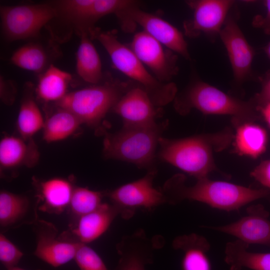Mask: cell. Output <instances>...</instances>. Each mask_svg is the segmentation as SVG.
Returning <instances> with one entry per match:
<instances>
[{
	"instance_id": "8992f818",
	"label": "cell",
	"mask_w": 270,
	"mask_h": 270,
	"mask_svg": "<svg viewBox=\"0 0 270 270\" xmlns=\"http://www.w3.org/2000/svg\"><path fill=\"white\" fill-rule=\"evenodd\" d=\"M136 84L106 74L100 82L68 92L56 104L72 113L82 124L98 127L106 114Z\"/></svg>"
},
{
	"instance_id": "484cf974",
	"label": "cell",
	"mask_w": 270,
	"mask_h": 270,
	"mask_svg": "<svg viewBox=\"0 0 270 270\" xmlns=\"http://www.w3.org/2000/svg\"><path fill=\"white\" fill-rule=\"evenodd\" d=\"M51 54L50 50L40 42H30L16 50L10 62L18 68L40 74L52 64Z\"/></svg>"
},
{
	"instance_id": "1f68e13d",
	"label": "cell",
	"mask_w": 270,
	"mask_h": 270,
	"mask_svg": "<svg viewBox=\"0 0 270 270\" xmlns=\"http://www.w3.org/2000/svg\"><path fill=\"white\" fill-rule=\"evenodd\" d=\"M23 253L4 234H0V260L7 269L16 266Z\"/></svg>"
},
{
	"instance_id": "6da1fadb",
	"label": "cell",
	"mask_w": 270,
	"mask_h": 270,
	"mask_svg": "<svg viewBox=\"0 0 270 270\" xmlns=\"http://www.w3.org/2000/svg\"><path fill=\"white\" fill-rule=\"evenodd\" d=\"M186 178L176 174L164 184L162 192L167 203L178 204L184 200H194L227 212L238 210L254 200L268 198L269 190L252 188L224 181L213 180L208 177L197 179L196 183L186 186Z\"/></svg>"
},
{
	"instance_id": "83f0119b",
	"label": "cell",
	"mask_w": 270,
	"mask_h": 270,
	"mask_svg": "<svg viewBox=\"0 0 270 270\" xmlns=\"http://www.w3.org/2000/svg\"><path fill=\"white\" fill-rule=\"evenodd\" d=\"M44 121L36 102L32 95H26L20 104L17 118V128L22 138L25 140L43 129Z\"/></svg>"
},
{
	"instance_id": "f1b7e54d",
	"label": "cell",
	"mask_w": 270,
	"mask_h": 270,
	"mask_svg": "<svg viewBox=\"0 0 270 270\" xmlns=\"http://www.w3.org/2000/svg\"><path fill=\"white\" fill-rule=\"evenodd\" d=\"M29 206L28 198L8 191L0 192V225L7 228L16 224L26 214Z\"/></svg>"
},
{
	"instance_id": "3957f363",
	"label": "cell",
	"mask_w": 270,
	"mask_h": 270,
	"mask_svg": "<svg viewBox=\"0 0 270 270\" xmlns=\"http://www.w3.org/2000/svg\"><path fill=\"white\" fill-rule=\"evenodd\" d=\"M175 110L180 115L196 109L206 114L228 115L234 126L261 118L252 99L244 100L228 94L199 78L192 72L190 82L174 100Z\"/></svg>"
},
{
	"instance_id": "2e32d148",
	"label": "cell",
	"mask_w": 270,
	"mask_h": 270,
	"mask_svg": "<svg viewBox=\"0 0 270 270\" xmlns=\"http://www.w3.org/2000/svg\"><path fill=\"white\" fill-rule=\"evenodd\" d=\"M122 119L124 126H146L156 122L162 109L156 106L145 90L136 84L120 99L112 110Z\"/></svg>"
},
{
	"instance_id": "30bf717a",
	"label": "cell",
	"mask_w": 270,
	"mask_h": 270,
	"mask_svg": "<svg viewBox=\"0 0 270 270\" xmlns=\"http://www.w3.org/2000/svg\"><path fill=\"white\" fill-rule=\"evenodd\" d=\"M156 173V169L148 170L142 178L106 194L112 204L120 210V214L124 218L132 216L136 208L151 209L167 203L162 192L153 187V180Z\"/></svg>"
},
{
	"instance_id": "9a60e30c",
	"label": "cell",
	"mask_w": 270,
	"mask_h": 270,
	"mask_svg": "<svg viewBox=\"0 0 270 270\" xmlns=\"http://www.w3.org/2000/svg\"><path fill=\"white\" fill-rule=\"evenodd\" d=\"M36 246L34 254L54 267H58L74 259L80 242L58 236L54 226L38 220L35 226Z\"/></svg>"
},
{
	"instance_id": "d590c367",
	"label": "cell",
	"mask_w": 270,
	"mask_h": 270,
	"mask_svg": "<svg viewBox=\"0 0 270 270\" xmlns=\"http://www.w3.org/2000/svg\"><path fill=\"white\" fill-rule=\"evenodd\" d=\"M252 100L257 108L270 102V76L264 80L260 91Z\"/></svg>"
},
{
	"instance_id": "52a82bcc",
	"label": "cell",
	"mask_w": 270,
	"mask_h": 270,
	"mask_svg": "<svg viewBox=\"0 0 270 270\" xmlns=\"http://www.w3.org/2000/svg\"><path fill=\"white\" fill-rule=\"evenodd\" d=\"M140 6V2L132 0L116 14L122 30L132 32L138 25L164 46L190 60L188 45L182 33L158 15L142 10Z\"/></svg>"
},
{
	"instance_id": "74e56055",
	"label": "cell",
	"mask_w": 270,
	"mask_h": 270,
	"mask_svg": "<svg viewBox=\"0 0 270 270\" xmlns=\"http://www.w3.org/2000/svg\"><path fill=\"white\" fill-rule=\"evenodd\" d=\"M264 50L270 60V42L264 48Z\"/></svg>"
},
{
	"instance_id": "4fadbf2b",
	"label": "cell",
	"mask_w": 270,
	"mask_h": 270,
	"mask_svg": "<svg viewBox=\"0 0 270 270\" xmlns=\"http://www.w3.org/2000/svg\"><path fill=\"white\" fill-rule=\"evenodd\" d=\"M219 35L226 48L234 80L242 84L251 76L254 50L232 15L228 16Z\"/></svg>"
},
{
	"instance_id": "7402d4cb",
	"label": "cell",
	"mask_w": 270,
	"mask_h": 270,
	"mask_svg": "<svg viewBox=\"0 0 270 270\" xmlns=\"http://www.w3.org/2000/svg\"><path fill=\"white\" fill-rule=\"evenodd\" d=\"M255 122H246L236 126L232 142L238 154L253 158L266 151L268 139L266 130Z\"/></svg>"
},
{
	"instance_id": "e0dca14e",
	"label": "cell",
	"mask_w": 270,
	"mask_h": 270,
	"mask_svg": "<svg viewBox=\"0 0 270 270\" xmlns=\"http://www.w3.org/2000/svg\"><path fill=\"white\" fill-rule=\"evenodd\" d=\"M153 248L142 230L124 236L116 246L120 258L116 270H145L152 260Z\"/></svg>"
},
{
	"instance_id": "cb8c5ba5",
	"label": "cell",
	"mask_w": 270,
	"mask_h": 270,
	"mask_svg": "<svg viewBox=\"0 0 270 270\" xmlns=\"http://www.w3.org/2000/svg\"><path fill=\"white\" fill-rule=\"evenodd\" d=\"M248 246L240 240L226 244L224 261L230 270H270V253L251 252L248 250Z\"/></svg>"
},
{
	"instance_id": "8fae6325",
	"label": "cell",
	"mask_w": 270,
	"mask_h": 270,
	"mask_svg": "<svg viewBox=\"0 0 270 270\" xmlns=\"http://www.w3.org/2000/svg\"><path fill=\"white\" fill-rule=\"evenodd\" d=\"M129 47L160 82H170L178 74L176 53L164 46L144 31L135 34Z\"/></svg>"
},
{
	"instance_id": "d6a6232c",
	"label": "cell",
	"mask_w": 270,
	"mask_h": 270,
	"mask_svg": "<svg viewBox=\"0 0 270 270\" xmlns=\"http://www.w3.org/2000/svg\"><path fill=\"white\" fill-rule=\"evenodd\" d=\"M250 176L264 188L270 190V160L262 161L251 172Z\"/></svg>"
},
{
	"instance_id": "ac0fdd59",
	"label": "cell",
	"mask_w": 270,
	"mask_h": 270,
	"mask_svg": "<svg viewBox=\"0 0 270 270\" xmlns=\"http://www.w3.org/2000/svg\"><path fill=\"white\" fill-rule=\"evenodd\" d=\"M118 214H120V210L117 206L102 203L96 210L80 217L71 224V232L78 242H92L108 230Z\"/></svg>"
},
{
	"instance_id": "7c38bea8",
	"label": "cell",
	"mask_w": 270,
	"mask_h": 270,
	"mask_svg": "<svg viewBox=\"0 0 270 270\" xmlns=\"http://www.w3.org/2000/svg\"><path fill=\"white\" fill-rule=\"evenodd\" d=\"M186 3L192 10V16L184 22V34L194 38L202 33L210 36L219 34L234 1L192 0Z\"/></svg>"
},
{
	"instance_id": "ba28073f",
	"label": "cell",
	"mask_w": 270,
	"mask_h": 270,
	"mask_svg": "<svg viewBox=\"0 0 270 270\" xmlns=\"http://www.w3.org/2000/svg\"><path fill=\"white\" fill-rule=\"evenodd\" d=\"M56 14L52 2L1 6L3 36L10 42L37 38L42 28L54 18Z\"/></svg>"
},
{
	"instance_id": "f35d334b",
	"label": "cell",
	"mask_w": 270,
	"mask_h": 270,
	"mask_svg": "<svg viewBox=\"0 0 270 270\" xmlns=\"http://www.w3.org/2000/svg\"><path fill=\"white\" fill-rule=\"evenodd\" d=\"M8 270H25L16 266L12 268H9Z\"/></svg>"
},
{
	"instance_id": "8d00e7d4",
	"label": "cell",
	"mask_w": 270,
	"mask_h": 270,
	"mask_svg": "<svg viewBox=\"0 0 270 270\" xmlns=\"http://www.w3.org/2000/svg\"><path fill=\"white\" fill-rule=\"evenodd\" d=\"M257 109L261 118H263L270 129V102L260 106Z\"/></svg>"
},
{
	"instance_id": "d6986e66",
	"label": "cell",
	"mask_w": 270,
	"mask_h": 270,
	"mask_svg": "<svg viewBox=\"0 0 270 270\" xmlns=\"http://www.w3.org/2000/svg\"><path fill=\"white\" fill-rule=\"evenodd\" d=\"M39 153L32 139L6 136L0 142V166L12 169L22 166H32L38 162Z\"/></svg>"
},
{
	"instance_id": "44dd1931",
	"label": "cell",
	"mask_w": 270,
	"mask_h": 270,
	"mask_svg": "<svg viewBox=\"0 0 270 270\" xmlns=\"http://www.w3.org/2000/svg\"><path fill=\"white\" fill-rule=\"evenodd\" d=\"M74 187L63 178H52L38 183L39 210L50 214H60L68 207Z\"/></svg>"
},
{
	"instance_id": "f546056e",
	"label": "cell",
	"mask_w": 270,
	"mask_h": 270,
	"mask_svg": "<svg viewBox=\"0 0 270 270\" xmlns=\"http://www.w3.org/2000/svg\"><path fill=\"white\" fill-rule=\"evenodd\" d=\"M104 194L84 187H75L68 207L70 214L74 218V223L81 216L90 213L102 204Z\"/></svg>"
},
{
	"instance_id": "4dcf8cb0",
	"label": "cell",
	"mask_w": 270,
	"mask_h": 270,
	"mask_svg": "<svg viewBox=\"0 0 270 270\" xmlns=\"http://www.w3.org/2000/svg\"><path fill=\"white\" fill-rule=\"evenodd\" d=\"M74 259L80 270H108L100 256L86 244L80 243Z\"/></svg>"
},
{
	"instance_id": "836d02e7",
	"label": "cell",
	"mask_w": 270,
	"mask_h": 270,
	"mask_svg": "<svg viewBox=\"0 0 270 270\" xmlns=\"http://www.w3.org/2000/svg\"><path fill=\"white\" fill-rule=\"evenodd\" d=\"M0 98L7 104H12L15 99L16 89L14 83L10 80L0 77Z\"/></svg>"
},
{
	"instance_id": "5b68a950",
	"label": "cell",
	"mask_w": 270,
	"mask_h": 270,
	"mask_svg": "<svg viewBox=\"0 0 270 270\" xmlns=\"http://www.w3.org/2000/svg\"><path fill=\"white\" fill-rule=\"evenodd\" d=\"M166 120L146 126H124L114 133H106L103 154L106 158L123 160L148 170L153 164Z\"/></svg>"
},
{
	"instance_id": "d4e9b609",
	"label": "cell",
	"mask_w": 270,
	"mask_h": 270,
	"mask_svg": "<svg viewBox=\"0 0 270 270\" xmlns=\"http://www.w3.org/2000/svg\"><path fill=\"white\" fill-rule=\"evenodd\" d=\"M72 75L53 64L40 74L36 92L38 98L45 102H55L62 100L68 92V89Z\"/></svg>"
},
{
	"instance_id": "5bb4252c",
	"label": "cell",
	"mask_w": 270,
	"mask_h": 270,
	"mask_svg": "<svg viewBox=\"0 0 270 270\" xmlns=\"http://www.w3.org/2000/svg\"><path fill=\"white\" fill-rule=\"evenodd\" d=\"M269 214L260 204L246 208V214L238 220L224 226H204L235 236L248 244H258L270 248Z\"/></svg>"
},
{
	"instance_id": "9c48e42d",
	"label": "cell",
	"mask_w": 270,
	"mask_h": 270,
	"mask_svg": "<svg viewBox=\"0 0 270 270\" xmlns=\"http://www.w3.org/2000/svg\"><path fill=\"white\" fill-rule=\"evenodd\" d=\"M52 2L56 12L54 18L63 20L80 36L88 34L103 16L116 14L129 4L130 0H61Z\"/></svg>"
},
{
	"instance_id": "277c9868",
	"label": "cell",
	"mask_w": 270,
	"mask_h": 270,
	"mask_svg": "<svg viewBox=\"0 0 270 270\" xmlns=\"http://www.w3.org/2000/svg\"><path fill=\"white\" fill-rule=\"evenodd\" d=\"M116 34L114 30L104 31L97 27L88 32L92 40L98 41L104 48L114 66L142 88L156 106L162 108L173 101L178 92L176 84L157 80Z\"/></svg>"
},
{
	"instance_id": "ffe728a7",
	"label": "cell",
	"mask_w": 270,
	"mask_h": 270,
	"mask_svg": "<svg viewBox=\"0 0 270 270\" xmlns=\"http://www.w3.org/2000/svg\"><path fill=\"white\" fill-rule=\"evenodd\" d=\"M172 246L183 252L182 270H212L208 255L210 245L203 236L194 233L178 236Z\"/></svg>"
},
{
	"instance_id": "603a6c76",
	"label": "cell",
	"mask_w": 270,
	"mask_h": 270,
	"mask_svg": "<svg viewBox=\"0 0 270 270\" xmlns=\"http://www.w3.org/2000/svg\"><path fill=\"white\" fill-rule=\"evenodd\" d=\"M80 42L76 53V70L78 76L90 84L100 82L106 74L98 53L88 34L80 36Z\"/></svg>"
},
{
	"instance_id": "4316f807",
	"label": "cell",
	"mask_w": 270,
	"mask_h": 270,
	"mask_svg": "<svg viewBox=\"0 0 270 270\" xmlns=\"http://www.w3.org/2000/svg\"><path fill=\"white\" fill-rule=\"evenodd\" d=\"M82 124L72 113L58 108L44 122L43 139L48 142L64 140L74 134Z\"/></svg>"
},
{
	"instance_id": "e575fe53",
	"label": "cell",
	"mask_w": 270,
	"mask_h": 270,
	"mask_svg": "<svg viewBox=\"0 0 270 270\" xmlns=\"http://www.w3.org/2000/svg\"><path fill=\"white\" fill-rule=\"evenodd\" d=\"M266 14L264 16H256L252 22L256 27L262 28L268 34H270V0L264 2Z\"/></svg>"
},
{
	"instance_id": "7a4b0ae2",
	"label": "cell",
	"mask_w": 270,
	"mask_h": 270,
	"mask_svg": "<svg viewBox=\"0 0 270 270\" xmlns=\"http://www.w3.org/2000/svg\"><path fill=\"white\" fill-rule=\"evenodd\" d=\"M234 134L229 128L216 132L203 134L179 139L162 136L158 157L196 180L208 177L218 170L214 154L228 148Z\"/></svg>"
}]
</instances>
